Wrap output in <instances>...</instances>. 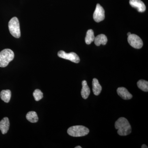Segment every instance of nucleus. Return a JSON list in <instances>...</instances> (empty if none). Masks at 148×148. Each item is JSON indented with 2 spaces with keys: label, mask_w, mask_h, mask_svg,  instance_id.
<instances>
[{
  "label": "nucleus",
  "mask_w": 148,
  "mask_h": 148,
  "mask_svg": "<svg viewBox=\"0 0 148 148\" xmlns=\"http://www.w3.org/2000/svg\"><path fill=\"white\" fill-rule=\"evenodd\" d=\"M115 127L117 130V133L121 136H126L131 133V125L127 120L124 117H121L116 121Z\"/></svg>",
  "instance_id": "1"
},
{
  "label": "nucleus",
  "mask_w": 148,
  "mask_h": 148,
  "mask_svg": "<svg viewBox=\"0 0 148 148\" xmlns=\"http://www.w3.org/2000/svg\"><path fill=\"white\" fill-rule=\"evenodd\" d=\"M13 51L9 49H3L0 52V67L5 68L14 58Z\"/></svg>",
  "instance_id": "2"
},
{
  "label": "nucleus",
  "mask_w": 148,
  "mask_h": 148,
  "mask_svg": "<svg viewBox=\"0 0 148 148\" xmlns=\"http://www.w3.org/2000/svg\"><path fill=\"white\" fill-rule=\"evenodd\" d=\"M67 132L69 135L72 137H83L88 134L89 130L82 125H75L69 127Z\"/></svg>",
  "instance_id": "3"
},
{
  "label": "nucleus",
  "mask_w": 148,
  "mask_h": 148,
  "mask_svg": "<svg viewBox=\"0 0 148 148\" xmlns=\"http://www.w3.org/2000/svg\"><path fill=\"white\" fill-rule=\"evenodd\" d=\"M9 29L11 34L14 38H18L21 36L20 25L18 18L14 17L10 19L8 23Z\"/></svg>",
  "instance_id": "4"
},
{
  "label": "nucleus",
  "mask_w": 148,
  "mask_h": 148,
  "mask_svg": "<svg viewBox=\"0 0 148 148\" xmlns=\"http://www.w3.org/2000/svg\"><path fill=\"white\" fill-rule=\"evenodd\" d=\"M127 41L132 47L135 49H140L143 47V44L142 40L137 35L131 34L128 36Z\"/></svg>",
  "instance_id": "5"
},
{
  "label": "nucleus",
  "mask_w": 148,
  "mask_h": 148,
  "mask_svg": "<svg viewBox=\"0 0 148 148\" xmlns=\"http://www.w3.org/2000/svg\"><path fill=\"white\" fill-rule=\"evenodd\" d=\"M58 56L60 58L70 60V61L77 64L79 63L80 61V58L74 52L67 53L64 51L61 50L58 51Z\"/></svg>",
  "instance_id": "6"
},
{
  "label": "nucleus",
  "mask_w": 148,
  "mask_h": 148,
  "mask_svg": "<svg viewBox=\"0 0 148 148\" xmlns=\"http://www.w3.org/2000/svg\"><path fill=\"white\" fill-rule=\"evenodd\" d=\"M93 18L96 22H99L105 19V10L99 4H97L93 13Z\"/></svg>",
  "instance_id": "7"
},
{
  "label": "nucleus",
  "mask_w": 148,
  "mask_h": 148,
  "mask_svg": "<svg viewBox=\"0 0 148 148\" xmlns=\"http://www.w3.org/2000/svg\"><path fill=\"white\" fill-rule=\"evenodd\" d=\"M129 3L132 7L137 9L139 12H144L146 10V6L141 0H130Z\"/></svg>",
  "instance_id": "8"
},
{
  "label": "nucleus",
  "mask_w": 148,
  "mask_h": 148,
  "mask_svg": "<svg viewBox=\"0 0 148 148\" xmlns=\"http://www.w3.org/2000/svg\"><path fill=\"white\" fill-rule=\"evenodd\" d=\"M118 94L124 100H128L131 99L132 95L128 92V90L125 87H119L117 89Z\"/></svg>",
  "instance_id": "9"
},
{
  "label": "nucleus",
  "mask_w": 148,
  "mask_h": 148,
  "mask_svg": "<svg viewBox=\"0 0 148 148\" xmlns=\"http://www.w3.org/2000/svg\"><path fill=\"white\" fill-rule=\"evenodd\" d=\"M10 121L8 117H4L0 121V130L3 134H5L8 131L10 127Z\"/></svg>",
  "instance_id": "10"
},
{
  "label": "nucleus",
  "mask_w": 148,
  "mask_h": 148,
  "mask_svg": "<svg viewBox=\"0 0 148 148\" xmlns=\"http://www.w3.org/2000/svg\"><path fill=\"white\" fill-rule=\"evenodd\" d=\"M82 89L81 91V95L84 99L88 98L90 94V89L87 84L86 81L83 80L82 82Z\"/></svg>",
  "instance_id": "11"
},
{
  "label": "nucleus",
  "mask_w": 148,
  "mask_h": 148,
  "mask_svg": "<svg viewBox=\"0 0 148 148\" xmlns=\"http://www.w3.org/2000/svg\"><path fill=\"white\" fill-rule=\"evenodd\" d=\"M92 91L94 95H99L102 90V86L97 79L94 78L92 79Z\"/></svg>",
  "instance_id": "12"
},
{
  "label": "nucleus",
  "mask_w": 148,
  "mask_h": 148,
  "mask_svg": "<svg viewBox=\"0 0 148 148\" xmlns=\"http://www.w3.org/2000/svg\"><path fill=\"white\" fill-rule=\"evenodd\" d=\"M94 41L95 45L97 46H99L101 44L106 45L108 42V38L106 35L100 34L95 37Z\"/></svg>",
  "instance_id": "13"
},
{
  "label": "nucleus",
  "mask_w": 148,
  "mask_h": 148,
  "mask_svg": "<svg viewBox=\"0 0 148 148\" xmlns=\"http://www.w3.org/2000/svg\"><path fill=\"white\" fill-rule=\"evenodd\" d=\"M11 92L10 90H3L0 92L1 99L6 103H8L10 100Z\"/></svg>",
  "instance_id": "14"
},
{
  "label": "nucleus",
  "mask_w": 148,
  "mask_h": 148,
  "mask_svg": "<svg viewBox=\"0 0 148 148\" xmlns=\"http://www.w3.org/2000/svg\"><path fill=\"white\" fill-rule=\"evenodd\" d=\"M26 118L27 120L32 123H36L38 121L37 114L34 111H31L27 114L26 115Z\"/></svg>",
  "instance_id": "15"
},
{
  "label": "nucleus",
  "mask_w": 148,
  "mask_h": 148,
  "mask_svg": "<svg viewBox=\"0 0 148 148\" xmlns=\"http://www.w3.org/2000/svg\"><path fill=\"white\" fill-rule=\"evenodd\" d=\"M94 32L92 29H89L86 33V36L85 38V42L86 44L89 45L92 42L94 41L95 39Z\"/></svg>",
  "instance_id": "16"
},
{
  "label": "nucleus",
  "mask_w": 148,
  "mask_h": 148,
  "mask_svg": "<svg viewBox=\"0 0 148 148\" xmlns=\"http://www.w3.org/2000/svg\"><path fill=\"white\" fill-rule=\"evenodd\" d=\"M138 88L145 92L148 91V82L145 80H140L137 83Z\"/></svg>",
  "instance_id": "17"
},
{
  "label": "nucleus",
  "mask_w": 148,
  "mask_h": 148,
  "mask_svg": "<svg viewBox=\"0 0 148 148\" xmlns=\"http://www.w3.org/2000/svg\"><path fill=\"white\" fill-rule=\"evenodd\" d=\"M33 95H34L35 101H40L43 97L42 92L39 89H36L34 90L33 93Z\"/></svg>",
  "instance_id": "18"
},
{
  "label": "nucleus",
  "mask_w": 148,
  "mask_h": 148,
  "mask_svg": "<svg viewBox=\"0 0 148 148\" xmlns=\"http://www.w3.org/2000/svg\"><path fill=\"white\" fill-rule=\"evenodd\" d=\"M141 147H142V148H148V147H147V146H146V145H143Z\"/></svg>",
  "instance_id": "19"
},
{
  "label": "nucleus",
  "mask_w": 148,
  "mask_h": 148,
  "mask_svg": "<svg viewBox=\"0 0 148 148\" xmlns=\"http://www.w3.org/2000/svg\"><path fill=\"white\" fill-rule=\"evenodd\" d=\"M82 148V147H81V146H77V147H75V148Z\"/></svg>",
  "instance_id": "20"
},
{
  "label": "nucleus",
  "mask_w": 148,
  "mask_h": 148,
  "mask_svg": "<svg viewBox=\"0 0 148 148\" xmlns=\"http://www.w3.org/2000/svg\"><path fill=\"white\" fill-rule=\"evenodd\" d=\"M131 33H130V32H128V33H127V36H130V35H131Z\"/></svg>",
  "instance_id": "21"
}]
</instances>
